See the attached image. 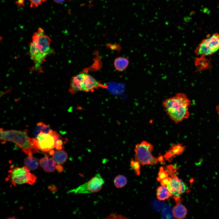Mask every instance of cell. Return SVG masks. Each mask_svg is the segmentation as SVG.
Returning <instances> with one entry per match:
<instances>
[{"instance_id": "6da1fadb", "label": "cell", "mask_w": 219, "mask_h": 219, "mask_svg": "<svg viewBox=\"0 0 219 219\" xmlns=\"http://www.w3.org/2000/svg\"><path fill=\"white\" fill-rule=\"evenodd\" d=\"M190 104L189 99L185 93H178L164 100L162 105L171 119L175 123H178L189 117Z\"/></svg>"}, {"instance_id": "7a4b0ae2", "label": "cell", "mask_w": 219, "mask_h": 219, "mask_svg": "<svg viewBox=\"0 0 219 219\" xmlns=\"http://www.w3.org/2000/svg\"><path fill=\"white\" fill-rule=\"evenodd\" d=\"M27 130H4L0 129V140L3 142L9 141L13 142L22 149V151L29 156L38 151L39 149L35 144V138H31L27 135Z\"/></svg>"}, {"instance_id": "3957f363", "label": "cell", "mask_w": 219, "mask_h": 219, "mask_svg": "<svg viewBox=\"0 0 219 219\" xmlns=\"http://www.w3.org/2000/svg\"><path fill=\"white\" fill-rule=\"evenodd\" d=\"M106 87L88 73L82 72L71 78L69 91L71 93L74 94L78 91L92 92L95 89Z\"/></svg>"}, {"instance_id": "277c9868", "label": "cell", "mask_w": 219, "mask_h": 219, "mask_svg": "<svg viewBox=\"0 0 219 219\" xmlns=\"http://www.w3.org/2000/svg\"><path fill=\"white\" fill-rule=\"evenodd\" d=\"M153 148V146L146 141L137 144L134 150L135 159L142 165H154L163 161L162 157L157 158L153 156L152 152Z\"/></svg>"}, {"instance_id": "5b68a950", "label": "cell", "mask_w": 219, "mask_h": 219, "mask_svg": "<svg viewBox=\"0 0 219 219\" xmlns=\"http://www.w3.org/2000/svg\"><path fill=\"white\" fill-rule=\"evenodd\" d=\"M30 170L26 166L11 168L9 171V176L12 185L16 186L25 183L33 184L36 177L30 172Z\"/></svg>"}, {"instance_id": "8992f818", "label": "cell", "mask_w": 219, "mask_h": 219, "mask_svg": "<svg viewBox=\"0 0 219 219\" xmlns=\"http://www.w3.org/2000/svg\"><path fill=\"white\" fill-rule=\"evenodd\" d=\"M219 50V33L208 35L200 43L195 51L197 56H210Z\"/></svg>"}, {"instance_id": "52a82bcc", "label": "cell", "mask_w": 219, "mask_h": 219, "mask_svg": "<svg viewBox=\"0 0 219 219\" xmlns=\"http://www.w3.org/2000/svg\"><path fill=\"white\" fill-rule=\"evenodd\" d=\"M32 39V43L39 53L44 58L54 53V49L50 46L51 39L45 34L42 28H39L37 31L34 33Z\"/></svg>"}, {"instance_id": "ba28073f", "label": "cell", "mask_w": 219, "mask_h": 219, "mask_svg": "<svg viewBox=\"0 0 219 219\" xmlns=\"http://www.w3.org/2000/svg\"><path fill=\"white\" fill-rule=\"evenodd\" d=\"M104 183V180L101 175L97 173L87 182L69 190L68 192L75 194L97 192L101 189Z\"/></svg>"}, {"instance_id": "9c48e42d", "label": "cell", "mask_w": 219, "mask_h": 219, "mask_svg": "<svg viewBox=\"0 0 219 219\" xmlns=\"http://www.w3.org/2000/svg\"><path fill=\"white\" fill-rule=\"evenodd\" d=\"M61 137V136L56 131L51 129L49 133L45 134L41 132L35 139V144L39 149L46 152H49L55 148L56 141Z\"/></svg>"}, {"instance_id": "30bf717a", "label": "cell", "mask_w": 219, "mask_h": 219, "mask_svg": "<svg viewBox=\"0 0 219 219\" xmlns=\"http://www.w3.org/2000/svg\"><path fill=\"white\" fill-rule=\"evenodd\" d=\"M170 176L171 177V181L166 186L172 196H174L177 203H179L181 195L185 193L188 188L186 184L175 173Z\"/></svg>"}, {"instance_id": "8fae6325", "label": "cell", "mask_w": 219, "mask_h": 219, "mask_svg": "<svg viewBox=\"0 0 219 219\" xmlns=\"http://www.w3.org/2000/svg\"><path fill=\"white\" fill-rule=\"evenodd\" d=\"M29 54L31 59L33 61L35 68L36 70L40 69L41 64L45 60V58L39 53L32 42L29 44Z\"/></svg>"}, {"instance_id": "7c38bea8", "label": "cell", "mask_w": 219, "mask_h": 219, "mask_svg": "<svg viewBox=\"0 0 219 219\" xmlns=\"http://www.w3.org/2000/svg\"><path fill=\"white\" fill-rule=\"evenodd\" d=\"M39 164L44 170L47 172H53L56 169V164L52 158H49L48 155L40 159Z\"/></svg>"}, {"instance_id": "4fadbf2b", "label": "cell", "mask_w": 219, "mask_h": 219, "mask_svg": "<svg viewBox=\"0 0 219 219\" xmlns=\"http://www.w3.org/2000/svg\"><path fill=\"white\" fill-rule=\"evenodd\" d=\"M185 149V146L180 144L172 145L165 154L164 157L167 160H170L172 157L181 154Z\"/></svg>"}, {"instance_id": "5bb4252c", "label": "cell", "mask_w": 219, "mask_h": 219, "mask_svg": "<svg viewBox=\"0 0 219 219\" xmlns=\"http://www.w3.org/2000/svg\"><path fill=\"white\" fill-rule=\"evenodd\" d=\"M68 155L65 151L58 150L54 151L52 155V158L57 165H61L66 162Z\"/></svg>"}, {"instance_id": "9a60e30c", "label": "cell", "mask_w": 219, "mask_h": 219, "mask_svg": "<svg viewBox=\"0 0 219 219\" xmlns=\"http://www.w3.org/2000/svg\"><path fill=\"white\" fill-rule=\"evenodd\" d=\"M129 64L128 59L124 57H119L115 58L114 62L115 68L117 71H123L128 67Z\"/></svg>"}, {"instance_id": "2e32d148", "label": "cell", "mask_w": 219, "mask_h": 219, "mask_svg": "<svg viewBox=\"0 0 219 219\" xmlns=\"http://www.w3.org/2000/svg\"><path fill=\"white\" fill-rule=\"evenodd\" d=\"M187 210L183 205L178 203L173 208L172 214L173 217L176 218H184L187 214Z\"/></svg>"}, {"instance_id": "e0dca14e", "label": "cell", "mask_w": 219, "mask_h": 219, "mask_svg": "<svg viewBox=\"0 0 219 219\" xmlns=\"http://www.w3.org/2000/svg\"><path fill=\"white\" fill-rule=\"evenodd\" d=\"M156 195L158 199L162 201L169 199L172 196L166 187L163 186H160L157 188Z\"/></svg>"}, {"instance_id": "ac0fdd59", "label": "cell", "mask_w": 219, "mask_h": 219, "mask_svg": "<svg viewBox=\"0 0 219 219\" xmlns=\"http://www.w3.org/2000/svg\"><path fill=\"white\" fill-rule=\"evenodd\" d=\"M24 163L25 166L29 169L35 170L38 168L39 161L33 156H28L24 159Z\"/></svg>"}, {"instance_id": "d6986e66", "label": "cell", "mask_w": 219, "mask_h": 219, "mask_svg": "<svg viewBox=\"0 0 219 219\" xmlns=\"http://www.w3.org/2000/svg\"><path fill=\"white\" fill-rule=\"evenodd\" d=\"M113 182L115 186L117 188L124 187L127 183L126 178L123 175H118L114 179Z\"/></svg>"}, {"instance_id": "ffe728a7", "label": "cell", "mask_w": 219, "mask_h": 219, "mask_svg": "<svg viewBox=\"0 0 219 219\" xmlns=\"http://www.w3.org/2000/svg\"><path fill=\"white\" fill-rule=\"evenodd\" d=\"M140 163L137 161L132 159L130 162V165L132 169H133L136 174L139 175L140 173Z\"/></svg>"}, {"instance_id": "44dd1931", "label": "cell", "mask_w": 219, "mask_h": 219, "mask_svg": "<svg viewBox=\"0 0 219 219\" xmlns=\"http://www.w3.org/2000/svg\"><path fill=\"white\" fill-rule=\"evenodd\" d=\"M169 175L167 171L164 170L163 167H161L160 169L157 180L159 182H160L162 180L168 177Z\"/></svg>"}, {"instance_id": "7402d4cb", "label": "cell", "mask_w": 219, "mask_h": 219, "mask_svg": "<svg viewBox=\"0 0 219 219\" xmlns=\"http://www.w3.org/2000/svg\"><path fill=\"white\" fill-rule=\"evenodd\" d=\"M30 4V6L31 8H36L41 5L44 2L47 0H29Z\"/></svg>"}, {"instance_id": "603a6c76", "label": "cell", "mask_w": 219, "mask_h": 219, "mask_svg": "<svg viewBox=\"0 0 219 219\" xmlns=\"http://www.w3.org/2000/svg\"><path fill=\"white\" fill-rule=\"evenodd\" d=\"M42 122H39L36 124L33 132L34 135L36 137L41 132Z\"/></svg>"}, {"instance_id": "cb8c5ba5", "label": "cell", "mask_w": 219, "mask_h": 219, "mask_svg": "<svg viewBox=\"0 0 219 219\" xmlns=\"http://www.w3.org/2000/svg\"><path fill=\"white\" fill-rule=\"evenodd\" d=\"M63 141L60 138L56 141L55 148L57 150H62L63 148Z\"/></svg>"}, {"instance_id": "d4e9b609", "label": "cell", "mask_w": 219, "mask_h": 219, "mask_svg": "<svg viewBox=\"0 0 219 219\" xmlns=\"http://www.w3.org/2000/svg\"><path fill=\"white\" fill-rule=\"evenodd\" d=\"M108 219H123L126 218L123 216L121 215H118L114 213H112L108 216L107 218Z\"/></svg>"}, {"instance_id": "484cf974", "label": "cell", "mask_w": 219, "mask_h": 219, "mask_svg": "<svg viewBox=\"0 0 219 219\" xmlns=\"http://www.w3.org/2000/svg\"><path fill=\"white\" fill-rule=\"evenodd\" d=\"M50 130L51 129L49 126L43 122L41 132L47 134L49 133Z\"/></svg>"}, {"instance_id": "4316f807", "label": "cell", "mask_w": 219, "mask_h": 219, "mask_svg": "<svg viewBox=\"0 0 219 219\" xmlns=\"http://www.w3.org/2000/svg\"><path fill=\"white\" fill-rule=\"evenodd\" d=\"M171 179V177H168L162 180L160 182L161 186H166L170 182Z\"/></svg>"}, {"instance_id": "83f0119b", "label": "cell", "mask_w": 219, "mask_h": 219, "mask_svg": "<svg viewBox=\"0 0 219 219\" xmlns=\"http://www.w3.org/2000/svg\"><path fill=\"white\" fill-rule=\"evenodd\" d=\"M25 0H18L15 2L16 3L17 5V7H19L21 6H23L24 5V1Z\"/></svg>"}, {"instance_id": "f1b7e54d", "label": "cell", "mask_w": 219, "mask_h": 219, "mask_svg": "<svg viewBox=\"0 0 219 219\" xmlns=\"http://www.w3.org/2000/svg\"><path fill=\"white\" fill-rule=\"evenodd\" d=\"M48 189L52 192H56L57 190V188L54 185L50 186H48Z\"/></svg>"}, {"instance_id": "f546056e", "label": "cell", "mask_w": 219, "mask_h": 219, "mask_svg": "<svg viewBox=\"0 0 219 219\" xmlns=\"http://www.w3.org/2000/svg\"><path fill=\"white\" fill-rule=\"evenodd\" d=\"M56 169L59 172L62 171L63 170V167L61 165H56Z\"/></svg>"}, {"instance_id": "4dcf8cb0", "label": "cell", "mask_w": 219, "mask_h": 219, "mask_svg": "<svg viewBox=\"0 0 219 219\" xmlns=\"http://www.w3.org/2000/svg\"><path fill=\"white\" fill-rule=\"evenodd\" d=\"M65 0H53L57 4H60L64 2Z\"/></svg>"}, {"instance_id": "1f68e13d", "label": "cell", "mask_w": 219, "mask_h": 219, "mask_svg": "<svg viewBox=\"0 0 219 219\" xmlns=\"http://www.w3.org/2000/svg\"><path fill=\"white\" fill-rule=\"evenodd\" d=\"M54 151L53 149H52L49 151V153L50 155H52L54 153Z\"/></svg>"}]
</instances>
